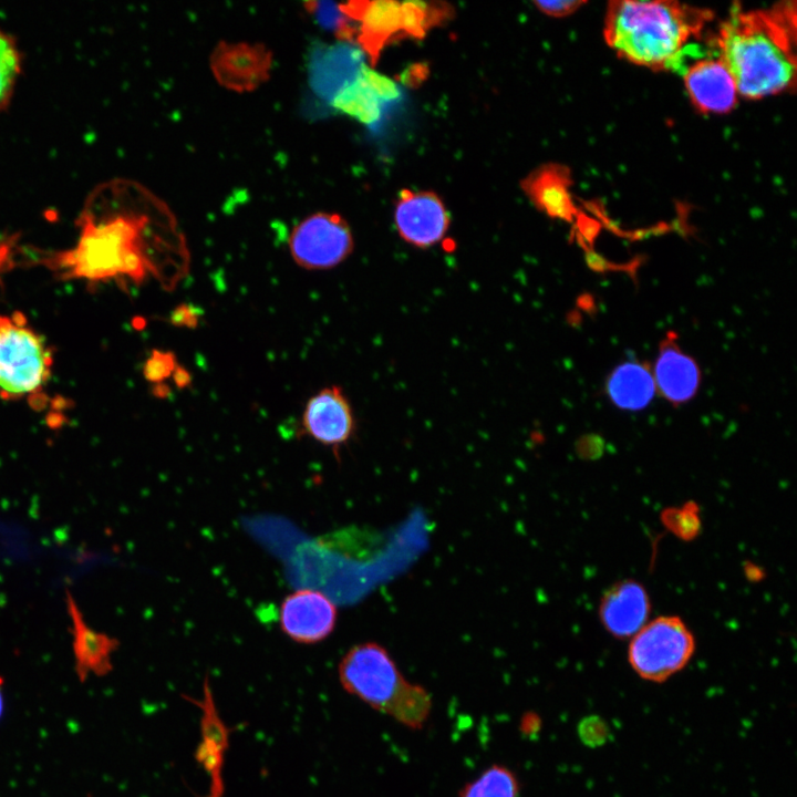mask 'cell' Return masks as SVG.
<instances>
[{"instance_id": "6da1fadb", "label": "cell", "mask_w": 797, "mask_h": 797, "mask_svg": "<svg viewBox=\"0 0 797 797\" xmlns=\"http://www.w3.org/2000/svg\"><path fill=\"white\" fill-rule=\"evenodd\" d=\"M75 244L42 257L60 279L143 283L186 265L187 247L169 206L142 184L112 179L90 194ZM176 273V272H175Z\"/></svg>"}, {"instance_id": "7a4b0ae2", "label": "cell", "mask_w": 797, "mask_h": 797, "mask_svg": "<svg viewBox=\"0 0 797 797\" xmlns=\"http://www.w3.org/2000/svg\"><path fill=\"white\" fill-rule=\"evenodd\" d=\"M713 46L732 74L739 95L756 100L794 89L795 1L748 11L734 4L720 24Z\"/></svg>"}, {"instance_id": "3957f363", "label": "cell", "mask_w": 797, "mask_h": 797, "mask_svg": "<svg viewBox=\"0 0 797 797\" xmlns=\"http://www.w3.org/2000/svg\"><path fill=\"white\" fill-rule=\"evenodd\" d=\"M713 18L707 9L677 1H611L603 34L622 59L652 70H672L683 48Z\"/></svg>"}, {"instance_id": "277c9868", "label": "cell", "mask_w": 797, "mask_h": 797, "mask_svg": "<svg viewBox=\"0 0 797 797\" xmlns=\"http://www.w3.org/2000/svg\"><path fill=\"white\" fill-rule=\"evenodd\" d=\"M338 675L344 691L400 724L417 712L423 700L424 686L408 682L376 642L353 645L341 659Z\"/></svg>"}, {"instance_id": "5b68a950", "label": "cell", "mask_w": 797, "mask_h": 797, "mask_svg": "<svg viewBox=\"0 0 797 797\" xmlns=\"http://www.w3.org/2000/svg\"><path fill=\"white\" fill-rule=\"evenodd\" d=\"M695 648V638L680 617L661 615L630 639L628 661L642 680L663 683L689 664Z\"/></svg>"}, {"instance_id": "8992f818", "label": "cell", "mask_w": 797, "mask_h": 797, "mask_svg": "<svg viewBox=\"0 0 797 797\" xmlns=\"http://www.w3.org/2000/svg\"><path fill=\"white\" fill-rule=\"evenodd\" d=\"M19 315H0V395L19 398L42 390L52 358L43 340Z\"/></svg>"}, {"instance_id": "52a82bcc", "label": "cell", "mask_w": 797, "mask_h": 797, "mask_svg": "<svg viewBox=\"0 0 797 797\" xmlns=\"http://www.w3.org/2000/svg\"><path fill=\"white\" fill-rule=\"evenodd\" d=\"M672 71L682 75L691 102L701 113L725 114L736 105L735 81L714 46L706 51L686 44Z\"/></svg>"}, {"instance_id": "ba28073f", "label": "cell", "mask_w": 797, "mask_h": 797, "mask_svg": "<svg viewBox=\"0 0 797 797\" xmlns=\"http://www.w3.org/2000/svg\"><path fill=\"white\" fill-rule=\"evenodd\" d=\"M293 261L307 270H327L343 262L353 250V236L339 214L318 211L298 222L288 240Z\"/></svg>"}, {"instance_id": "9c48e42d", "label": "cell", "mask_w": 797, "mask_h": 797, "mask_svg": "<svg viewBox=\"0 0 797 797\" xmlns=\"http://www.w3.org/2000/svg\"><path fill=\"white\" fill-rule=\"evenodd\" d=\"M210 71L220 86L237 93L265 84L273 68V53L263 43L220 41L209 58Z\"/></svg>"}, {"instance_id": "30bf717a", "label": "cell", "mask_w": 797, "mask_h": 797, "mask_svg": "<svg viewBox=\"0 0 797 797\" xmlns=\"http://www.w3.org/2000/svg\"><path fill=\"white\" fill-rule=\"evenodd\" d=\"M355 24L354 44L374 66L384 46L402 38L401 2L394 0H353L338 4Z\"/></svg>"}, {"instance_id": "8fae6325", "label": "cell", "mask_w": 797, "mask_h": 797, "mask_svg": "<svg viewBox=\"0 0 797 797\" xmlns=\"http://www.w3.org/2000/svg\"><path fill=\"white\" fill-rule=\"evenodd\" d=\"M338 610L322 592L301 589L287 596L279 611L282 632L302 644L327 639L335 628Z\"/></svg>"}, {"instance_id": "7c38bea8", "label": "cell", "mask_w": 797, "mask_h": 797, "mask_svg": "<svg viewBox=\"0 0 797 797\" xmlns=\"http://www.w3.org/2000/svg\"><path fill=\"white\" fill-rule=\"evenodd\" d=\"M394 220L400 237L417 248L438 242L449 226L442 199L433 192L403 189L395 206Z\"/></svg>"}, {"instance_id": "4fadbf2b", "label": "cell", "mask_w": 797, "mask_h": 797, "mask_svg": "<svg viewBox=\"0 0 797 797\" xmlns=\"http://www.w3.org/2000/svg\"><path fill=\"white\" fill-rule=\"evenodd\" d=\"M303 432L315 442L334 449L353 434L354 420L349 401L338 386H328L312 395L303 410Z\"/></svg>"}, {"instance_id": "5bb4252c", "label": "cell", "mask_w": 797, "mask_h": 797, "mask_svg": "<svg viewBox=\"0 0 797 797\" xmlns=\"http://www.w3.org/2000/svg\"><path fill=\"white\" fill-rule=\"evenodd\" d=\"M66 611L71 620L74 671L80 682L91 675L104 676L113 670L112 654L118 649L117 639L94 630L83 617L72 592L65 591Z\"/></svg>"}, {"instance_id": "9a60e30c", "label": "cell", "mask_w": 797, "mask_h": 797, "mask_svg": "<svg viewBox=\"0 0 797 797\" xmlns=\"http://www.w3.org/2000/svg\"><path fill=\"white\" fill-rule=\"evenodd\" d=\"M651 601L645 587L625 579L602 596L599 615L603 628L614 638L631 639L648 621Z\"/></svg>"}, {"instance_id": "2e32d148", "label": "cell", "mask_w": 797, "mask_h": 797, "mask_svg": "<svg viewBox=\"0 0 797 797\" xmlns=\"http://www.w3.org/2000/svg\"><path fill=\"white\" fill-rule=\"evenodd\" d=\"M676 339L669 332L661 341L652 372L656 390L674 406L691 401L701 383L697 362L681 350Z\"/></svg>"}, {"instance_id": "e0dca14e", "label": "cell", "mask_w": 797, "mask_h": 797, "mask_svg": "<svg viewBox=\"0 0 797 797\" xmlns=\"http://www.w3.org/2000/svg\"><path fill=\"white\" fill-rule=\"evenodd\" d=\"M363 52L354 44L339 42L319 45L311 54L309 79L312 90L330 100L359 75Z\"/></svg>"}, {"instance_id": "ac0fdd59", "label": "cell", "mask_w": 797, "mask_h": 797, "mask_svg": "<svg viewBox=\"0 0 797 797\" xmlns=\"http://www.w3.org/2000/svg\"><path fill=\"white\" fill-rule=\"evenodd\" d=\"M569 169L559 164H544L520 182V187L538 210L549 217L571 221L576 209L569 186Z\"/></svg>"}, {"instance_id": "d6986e66", "label": "cell", "mask_w": 797, "mask_h": 797, "mask_svg": "<svg viewBox=\"0 0 797 797\" xmlns=\"http://www.w3.org/2000/svg\"><path fill=\"white\" fill-rule=\"evenodd\" d=\"M604 389L611 403L625 411L643 410L656 392L650 366L640 361H627L614 368Z\"/></svg>"}, {"instance_id": "ffe728a7", "label": "cell", "mask_w": 797, "mask_h": 797, "mask_svg": "<svg viewBox=\"0 0 797 797\" xmlns=\"http://www.w3.org/2000/svg\"><path fill=\"white\" fill-rule=\"evenodd\" d=\"M402 37L423 39L428 30L441 27L454 17V8L442 1L401 2Z\"/></svg>"}, {"instance_id": "44dd1931", "label": "cell", "mask_w": 797, "mask_h": 797, "mask_svg": "<svg viewBox=\"0 0 797 797\" xmlns=\"http://www.w3.org/2000/svg\"><path fill=\"white\" fill-rule=\"evenodd\" d=\"M330 104L337 111L351 116L362 124L371 125L381 117L380 100L360 76L339 91Z\"/></svg>"}, {"instance_id": "7402d4cb", "label": "cell", "mask_w": 797, "mask_h": 797, "mask_svg": "<svg viewBox=\"0 0 797 797\" xmlns=\"http://www.w3.org/2000/svg\"><path fill=\"white\" fill-rule=\"evenodd\" d=\"M520 783L516 773L501 764H493L467 782L458 797H519Z\"/></svg>"}, {"instance_id": "603a6c76", "label": "cell", "mask_w": 797, "mask_h": 797, "mask_svg": "<svg viewBox=\"0 0 797 797\" xmlns=\"http://www.w3.org/2000/svg\"><path fill=\"white\" fill-rule=\"evenodd\" d=\"M21 53L14 39L0 28V108L7 106L21 73Z\"/></svg>"}, {"instance_id": "cb8c5ba5", "label": "cell", "mask_w": 797, "mask_h": 797, "mask_svg": "<svg viewBox=\"0 0 797 797\" xmlns=\"http://www.w3.org/2000/svg\"><path fill=\"white\" fill-rule=\"evenodd\" d=\"M176 356L167 351H153L144 365L145 377L153 383L162 384L173 376L177 369Z\"/></svg>"}, {"instance_id": "d4e9b609", "label": "cell", "mask_w": 797, "mask_h": 797, "mask_svg": "<svg viewBox=\"0 0 797 797\" xmlns=\"http://www.w3.org/2000/svg\"><path fill=\"white\" fill-rule=\"evenodd\" d=\"M360 76L380 101H394L400 97L401 93L396 83L366 64L361 68Z\"/></svg>"}, {"instance_id": "484cf974", "label": "cell", "mask_w": 797, "mask_h": 797, "mask_svg": "<svg viewBox=\"0 0 797 797\" xmlns=\"http://www.w3.org/2000/svg\"><path fill=\"white\" fill-rule=\"evenodd\" d=\"M578 734L583 744L597 747L603 745L610 732L607 723L599 716H587L578 725Z\"/></svg>"}, {"instance_id": "4316f807", "label": "cell", "mask_w": 797, "mask_h": 797, "mask_svg": "<svg viewBox=\"0 0 797 797\" xmlns=\"http://www.w3.org/2000/svg\"><path fill=\"white\" fill-rule=\"evenodd\" d=\"M584 1H534V4L537 7L538 10H540L542 13L555 17V18H561L566 15H570L576 10H578L581 6H583Z\"/></svg>"}, {"instance_id": "83f0119b", "label": "cell", "mask_w": 797, "mask_h": 797, "mask_svg": "<svg viewBox=\"0 0 797 797\" xmlns=\"http://www.w3.org/2000/svg\"><path fill=\"white\" fill-rule=\"evenodd\" d=\"M17 250V237L0 234V275L11 265Z\"/></svg>"}, {"instance_id": "f1b7e54d", "label": "cell", "mask_w": 797, "mask_h": 797, "mask_svg": "<svg viewBox=\"0 0 797 797\" xmlns=\"http://www.w3.org/2000/svg\"><path fill=\"white\" fill-rule=\"evenodd\" d=\"M198 317L193 308L189 306L183 304L175 309V311L172 313L170 322L175 325L179 327H195L197 323Z\"/></svg>"}, {"instance_id": "f546056e", "label": "cell", "mask_w": 797, "mask_h": 797, "mask_svg": "<svg viewBox=\"0 0 797 797\" xmlns=\"http://www.w3.org/2000/svg\"><path fill=\"white\" fill-rule=\"evenodd\" d=\"M428 73V69L424 63H416L408 66L401 75V81L408 86H417L425 79Z\"/></svg>"}, {"instance_id": "4dcf8cb0", "label": "cell", "mask_w": 797, "mask_h": 797, "mask_svg": "<svg viewBox=\"0 0 797 797\" xmlns=\"http://www.w3.org/2000/svg\"><path fill=\"white\" fill-rule=\"evenodd\" d=\"M173 376L178 386H186L190 381L189 374L180 366H177Z\"/></svg>"}, {"instance_id": "1f68e13d", "label": "cell", "mask_w": 797, "mask_h": 797, "mask_svg": "<svg viewBox=\"0 0 797 797\" xmlns=\"http://www.w3.org/2000/svg\"><path fill=\"white\" fill-rule=\"evenodd\" d=\"M4 712L3 680L0 677V720Z\"/></svg>"}]
</instances>
